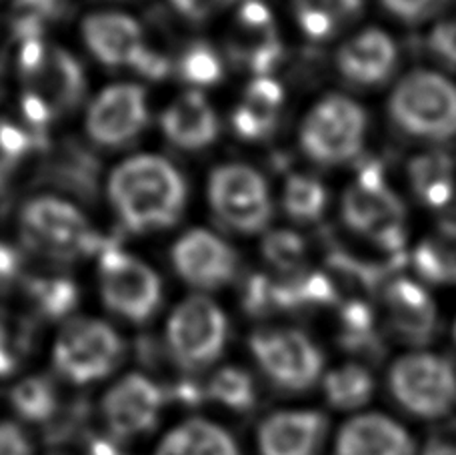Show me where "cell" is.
I'll use <instances>...</instances> for the list:
<instances>
[{
	"mask_svg": "<svg viewBox=\"0 0 456 455\" xmlns=\"http://www.w3.org/2000/svg\"><path fill=\"white\" fill-rule=\"evenodd\" d=\"M329 419L321 411H276L258 427L260 455H321Z\"/></svg>",
	"mask_w": 456,
	"mask_h": 455,
	"instance_id": "ffe728a7",
	"label": "cell"
},
{
	"mask_svg": "<svg viewBox=\"0 0 456 455\" xmlns=\"http://www.w3.org/2000/svg\"><path fill=\"white\" fill-rule=\"evenodd\" d=\"M207 397L236 413H247L256 405V385L240 368H223L210 377Z\"/></svg>",
	"mask_w": 456,
	"mask_h": 455,
	"instance_id": "f546056e",
	"label": "cell"
},
{
	"mask_svg": "<svg viewBox=\"0 0 456 455\" xmlns=\"http://www.w3.org/2000/svg\"><path fill=\"white\" fill-rule=\"evenodd\" d=\"M19 368V345L0 325V377L11 376Z\"/></svg>",
	"mask_w": 456,
	"mask_h": 455,
	"instance_id": "f35d334b",
	"label": "cell"
},
{
	"mask_svg": "<svg viewBox=\"0 0 456 455\" xmlns=\"http://www.w3.org/2000/svg\"><path fill=\"white\" fill-rule=\"evenodd\" d=\"M228 335L226 315L213 299L192 295L175 307L167 323V345L186 371H202L223 355Z\"/></svg>",
	"mask_w": 456,
	"mask_h": 455,
	"instance_id": "8fae6325",
	"label": "cell"
},
{
	"mask_svg": "<svg viewBox=\"0 0 456 455\" xmlns=\"http://www.w3.org/2000/svg\"><path fill=\"white\" fill-rule=\"evenodd\" d=\"M454 339H456V325H454Z\"/></svg>",
	"mask_w": 456,
	"mask_h": 455,
	"instance_id": "60d3db41",
	"label": "cell"
},
{
	"mask_svg": "<svg viewBox=\"0 0 456 455\" xmlns=\"http://www.w3.org/2000/svg\"><path fill=\"white\" fill-rule=\"evenodd\" d=\"M335 455H414V442L395 419L364 413L342 426Z\"/></svg>",
	"mask_w": 456,
	"mask_h": 455,
	"instance_id": "7402d4cb",
	"label": "cell"
},
{
	"mask_svg": "<svg viewBox=\"0 0 456 455\" xmlns=\"http://www.w3.org/2000/svg\"><path fill=\"white\" fill-rule=\"evenodd\" d=\"M380 3L398 21L417 24L441 12L449 4V0H380Z\"/></svg>",
	"mask_w": 456,
	"mask_h": 455,
	"instance_id": "e575fe53",
	"label": "cell"
},
{
	"mask_svg": "<svg viewBox=\"0 0 456 455\" xmlns=\"http://www.w3.org/2000/svg\"><path fill=\"white\" fill-rule=\"evenodd\" d=\"M395 125L427 141L456 136V85L433 70H414L395 87L388 99Z\"/></svg>",
	"mask_w": 456,
	"mask_h": 455,
	"instance_id": "3957f363",
	"label": "cell"
},
{
	"mask_svg": "<svg viewBox=\"0 0 456 455\" xmlns=\"http://www.w3.org/2000/svg\"><path fill=\"white\" fill-rule=\"evenodd\" d=\"M165 392L142 373H128L118 379L101 401V416L109 435L117 442L138 440L157 427Z\"/></svg>",
	"mask_w": 456,
	"mask_h": 455,
	"instance_id": "5bb4252c",
	"label": "cell"
},
{
	"mask_svg": "<svg viewBox=\"0 0 456 455\" xmlns=\"http://www.w3.org/2000/svg\"><path fill=\"white\" fill-rule=\"evenodd\" d=\"M154 455H240V450L221 426L197 418L168 432Z\"/></svg>",
	"mask_w": 456,
	"mask_h": 455,
	"instance_id": "d4e9b609",
	"label": "cell"
},
{
	"mask_svg": "<svg viewBox=\"0 0 456 455\" xmlns=\"http://www.w3.org/2000/svg\"><path fill=\"white\" fill-rule=\"evenodd\" d=\"M99 283L104 305L130 323L152 319L162 303L159 273L118 247L102 249Z\"/></svg>",
	"mask_w": 456,
	"mask_h": 455,
	"instance_id": "7c38bea8",
	"label": "cell"
},
{
	"mask_svg": "<svg viewBox=\"0 0 456 455\" xmlns=\"http://www.w3.org/2000/svg\"><path fill=\"white\" fill-rule=\"evenodd\" d=\"M19 217L24 243L54 261H77L99 249L96 231L75 203L43 194L24 203Z\"/></svg>",
	"mask_w": 456,
	"mask_h": 455,
	"instance_id": "277c9868",
	"label": "cell"
},
{
	"mask_svg": "<svg viewBox=\"0 0 456 455\" xmlns=\"http://www.w3.org/2000/svg\"><path fill=\"white\" fill-rule=\"evenodd\" d=\"M85 45L109 69H138L149 53L141 22L125 12H94L83 21Z\"/></svg>",
	"mask_w": 456,
	"mask_h": 455,
	"instance_id": "e0dca14e",
	"label": "cell"
},
{
	"mask_svg": "<svg viewBox=\"0 0 456 455\" xmlns=\"http://www.w3.org/2000/svg\"><path fill=\"white\" fill-rule=\"evenodd\" d=\"M0 455H32L28 435L12 421H0Z\"/></svg>",
	"mask_w": 456,
	"mask_h": 455,
	"instance_id": "74e56055",
	"label": "cell"
},
{
	"mask_svg": "<svg viewBox=\"0 0 456 455\" xmlns=\"http://www.w3.org/2000/svg\"><path fill=\"white\" fill-rule=\"evenodd\" d=\"M414 271L435 285H456V223L444 221L412 253Z\"/></svg>",
	"mask_w": 456,
	"mask_h": 455,
	"instance_id": "4316f807",
	"label": "cell"
},
{
	"mask_svg": "<svg viewBox=\"0 0 456 455\" xmlns=\"http://www.w3.org/2000/svg\"><path fill=\"white\" fill-rule=\"evenodd\" d=\"M263 376L287 393H303L322 377L324 355L306 333L290 327H260L248 339Z\"/></svg>",
	"mask_w": 456,
	"mask_h": 455,
	"instance_id": "52a82bcc",
	"label": "cell"
},
{
	"mask_svg": "<svg viewBox=\"0 0 456 455\" xmlns=\"http://www.w3.org/2000/svg\"><path fill=\"white\" fill-rule=\"evenodd\" d=\"M228 56L256 77H268L281 61L279 29L273 12L260 0H247L236 12L228 32Z\"/></svg>",
	"mask_w": 456,
	"mask_h": 455,
	"instance_id": "2e32d148",
	"label": "cell"
},
{
	"mask_svg": "<svg viewBox=\"0 0 456 455\" xmlns=\"http://www.w3.org/2000/svg\"><path fill=\"white\" fill-rule=\"evenodd\" d=\"M86 135L104 149L126 147L149 125V99L142 87L117 83L94 96L86 111Z\"/></svg>",
	"mask_w": 456,
	"mask_h": 455,
	"instance_id": "4fadbf2b",
	"label": "cell"
},
{
	"mask_svg": "<svg viewBox=\"0 0 456 455\" xmlns=\"http://www.w3.org/2000/svg\"><path fill=\"white\" fill-rule=\"evenodd\" d=\"M395 401L422 419H436L456 403V369L436 353H409L396 360L388 373Z\"/></svg>",
	"mask_w": 456,
	"mask_h": 455,
	"instance_id": "30bf717a",
	"label": "cell"
},
{
	"mask_svg": "<svg viewBox=\"0 0 456 455\" xmlns=\"http://www.w3.org/2000/svg\"><path fill=\"white\" fill-rule=\"evenodd\" d=\"M109 201L120 223L134 233L173 227L186 205V181L173 162L159 154L122 161L109 177Z\"/></svg>",
	"mask_w": 456,
	"mask_h": 455,
	"instance_id": "6da1fadb",
	"label": "cell"
},
{
	"mask_svg": "<svg viewBox=\"0 0 456 455\" xmlns=\"http://www.w3.org/2000/svg\"><path fill=\"white\" fill-rule=\"evenodd\" d=\"M30 151V136L19 125L0 119V186L11 181Z\"/></svg>",
	"mask_w": 456,
	"mask_h": 455,
	"instance_id": "836d02e7",
	"label": "cell"
},
{
	"mask_svg": "<svg viewBox=\"0 0 456 455\" xmlns=\"http://www.w3.org/2000/svg\"><path fill=\"white\" fill-rule=\"evenodd\" d=\"M173 267L184 283L202 291L223 289L239 273V255L207 229H191L176 239L170 251Z\"/></svg>",
	"mask_w": 456,
	"mask_h": 455,
	"instance_id": "9a60e30c",
	"label": "cell"
},
{
	"mask_svg": "<svg viewBox=\"0 0 456 455\" xmlns=\"http://www.w3.org/2000/svg\"><path fill=\"white\" fill-rule=\"evenodd\" d=\"M11 401L19 416L32 421V424H45L53 419L59 401H56V389L51 379L30 377L16 385L11 393Z\"/></svg>",
	"mask_w": 456,
	"mask_h": 455,
	"instance_id": "4dcf8cb0",
	"label": "cell"
},
{
	"mask_svg": "<svg viewBox=\"0 0 456 455\" xmlns=\"http://www.w3.org/2000/svg\"><path fill=\"white\" fill-rule=\"evenodd\" d=\"M324 395L335 410L353 411L370 401L374 379L361 363H345L332 369L322 379Z\"/></svg>",
	"mask_w": 456,
	"mask_h": 455,
	"instance_id": "83f0119b",
	"label": "cell"
},
{
	"mask_svg": "<svg viewBox=\"0 0 456 455\" xmlns=\"http://www.w3.org/2000/svg\"><path fill=\"white\" fill-rule=\"evenodd\" d=\"M398 48L395 38L380 29H364L348 38L337 53V67L354 87H380L395 75Z\"/></svg>",
	"mask_w": 456,
	"mask_h": 455,
	"instance_id": "d6986e66",
	"label": "cell"
},
{
	"mask_svg": "<svg viewBox=\"0 0 456 455\" xmlns=\"http://www.w3.org/2000/svg\"><path fill=\"white\" fill-rule=\"evenodd\" d=\"M390 331L406 345L433 343L438 331V309L420 283L404 277L390 279L382 289Z\"/></svg>",
	"mask_w": 456,
	"mask_h": 455,
	"instance_id": "ac0fdd59",
	"label": "cell"
},
{
	"mask_svg": "<svg viewBox=\"0 0 456 455\" xmlns=\"http://www.w3.org/2000/svg\"><path fill=\"white\" fill-rule=\"evenodd\" d=\"M409 183L422 205L444 209L454 199L456 170L454 161L444 151H427L412 157L409 162Z\"/></svg>",
	"mask_w": 456,
	"mask_h": 455,
	"instance_id": "cb8c5ba5",
	"label": "cell"
},
{
	"mask_svg": "<svg viewBox=\"0 0 456 455\" xmlns=\"http://www.w3.org/2000/svg\"><path fill=\"white\" fill-rule=\"evenodd\" d=\"M369 115L356 101L329 95L306 112L298 141L305 154L322 167H338L362 153Z\"/></svg>",
	"mask_w": 456,
	"mask_h": 455,
	"instance_id": "8992f818",
	"label": "cell"
},
{
	"mask_svg": "<svg viewBox=\"0 0 456 455\" xmlns=\"http://www.w3.org/2000/svg\"><path fill=\"white\" fill-rule=\"evenodd\" d=\"M428 48L435 59L456 69V19L438 22L428 35Z\"/></svg>",
	"mask_w": 456,
	"mask_h": 455,
	"instance_id": "d590c367",
	"label": "cell"
},
{
	"mask_svg": "<svg viewBox=\"0 0 456 455\" xmlns=\"http://www.w3.org/2000/svg\"><path fill=\"white\" fill-rule=\"evenodd\" d=\"M422 455H456V443L433 442L430 445H427V450Z\"/></svg>",
	"mask_w": 456,
	"mask_h": 455,
	"instance_id": "ab89813d",
	"label": "cell"
},
{
	"mask_svg": "<svg viewBox=\"0 0 456 455\" xmlns=\"http://www.w3.org/2000/svg\"><path fill=\"white\" fill-rule=\"evenodd\" d=\"M342 219L348 229L374 245L398 253L406 245V209L387 185L377 165L364 167L342 197Z\"/></svg>",
	"mask_w": 456,
	"mask_h": 455,
	"instance_id": "5b68a950",
	"label": "cell"
},
{
	"mask_svg": "<svg viewBox=\"0 0 456 455\" xmlns=\"http://www.w3.org/2000/svg\"><path fill=\"white\" fill-rule=\"evenodd\" d=\"M160 128L173 147L197 153L218 139L221 123L207 96L191 88L170 101L160 117Z\"/></svg>",
	"mask_w": 456,
	"mask_h": 455,
	"instance_id": "44dd1931",
	"label": "cell"
},
{
	"mask_svg": "<svg viewBox=\"0 0 456 455\" xmlns=\"http://www.w3.org/2000/svg\"><path fill=\"white\" fill-rule=\"evenodd\" d=\"M265 255L276 269L287 273L290 281L305 277L306 245L303 237L290 231H274L265 239Z\"/></svg>",
	"mask_w": 456,
	"mask_h": 455,
	"instance_id": "1f68e13d",
	"label": "cell"
},
{
	"mask_svg": "<svg viewBox=\"0 0 456 455\" xmlns=\"http://www.w3.org/2000/svg\"><path fill=\"white\" fill-rule=\"evenodd\" d=\"M178 72L194 91L213 87L223 79V61L213 46L207 43H194L183 53L178 61Z\"/></svg>",
	"mask_w": 456,
	"mask_h": 455,
	"instance_id": "d6a6232c",
	"label": "cell"
},
{
	"mask_svg": "<svg viewBox=\"0 0 456 455\" xmlns=\"http://www.w3.org/2000/svg\"><path fill=\"white\" fill-rule=\"evenodd\" d=\"M208 205L226 229L255 235L273 219V194L266 178L242 162L216 167L208 178Z\"/></svg>",
	"mask_w": 456,
	"mask_h": 455,
	"instance_id": "9c48e42d",
	"label": "cell"
},
{
	"mask_svg": "<svg viewBox=\"0 0 456 455\" xmlns=\"http://www.w3.org/2000/svg\"><path fill=\"white\" fill-rule=\"evenodd\" d=\"M125 343L109 323L80 317L64 325L54 341V369L75 385L109 377L118 368Z\"/></svg>",
	"mask_w": 456,
	"mask_h": 455,
	"instance_id": "ba28073f",
	"label": "cell"
},
{
	"mask_svg": "<svg viewBox=\"0 0 456 455\" xmlns=\"http://www.w3.org/2000/svg\"><path fill=\"white\" fill-rule=\"evenodd\" d=\"M364 0H292V12L305 37L330 40L361 16Z\"/></svg>",
	"mask_w": 456,
	"mask_h": 455,
	"instance_id": "484cf974",
	"label": "cell"
},
{
	"mask_svg": "<svg viewBox=\"0 0 456 455\" xmlns=\"http://www.w3.org/2000/svg\"><path fill=\"white\" fill-rule=\"evenodd\" d=\"M329 205V191L319 178L311 175H290L282 191V207L287 215L300 223L321 219Z\"/></svg>",
	"mask_w": 456,
	"mask_h": 455,
	"instance_id": "f1b7e54d",
	"label": "cell"
},
{
	"mask_svg": "<svg viewBox=\"0 0 456 455\" xmlns=\"http://www.w3.org/2000/svg\"><path fill=\"white\" fill-rule=\"evenodd\" d=\"M19 67L24 115L37 127L54 123L83 99V67L62 46L30 38L20 48Z\"/></svg>",
	"mask_w": 456,
	"mask_h": 455,
	"instance_id": "7a4b0ae2",
	"label": "cell"
},
{
	"mask_svg": "<svg viewBox=\"0 0 456 455\" xmlns=\"http://www.w3.org/2000/svg\"><path fill=\"white\" fill-rule=\"evenodd\" d=\"M170 6L191 22H205L224 8L231 0H168Z\"/></svg>",
	"mask_w": 456,
	"mask_h": 455,
	"instance_id": "8d00e7d4",
	"label": "cell"
},
{
	"mask_svg": "<svg viewBox=\"0 0 456 455\" xmlns=\"http://www.w3.org/2000/svg\"><path fill=\"white\" fill-rule=\"evenodd\" d=\"M284 107V88L271 77H255L232 111V128L244 141H263L274 133Z\"/></svg>",
	"mask_w": 456,
	"mask_h": 455,
	"instance_id": "603a6c76",
	"label": "cell"
}]
</instances>
